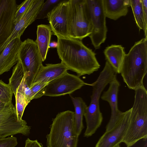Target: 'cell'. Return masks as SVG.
Instances as JSON below:
<instances>
[{
	"mask_svg": "<svg viewBox=\"0 0 147 147\" xmlns=\"http://www.w3.org/2000/svg\"><path fill=\"white\" fill-rule=\"evenodd\" d=\"M57 38V50L59 58L78 76L90 75L99 69L100 65L96 53L81 40L69 37Z\"/></svg>",
	"mask_w": 147,
	"mask_h": 147,
	"instance_id": "6da1fadb",
	"label": "cell"
},
{
	"mask_svg": "<svg viewBox=\"0 0 147 147\" xmlns=\"http://www.w3.org/2000/svg\"><path fill=\"white\" fill-rule=\"evenodd\" d=\"M120 74L129 89L135 90L143 86V80L147 74V37L135 42L125 54Z\"/></svg>",
	"mask_w": 147,
	"mask_h": 147,
	"instance_id": "7a4b0ae2",
	"label": "cell"
},
{
	"mask_svg": "<svg viewBox=\"0 0 147 147\" xmlns=\"http://www.w3.org/2000/svg\"><path fill=\"white\" fill-rule=\"evenodd\" d=\"M117 73L109 63L106 61L105 66L96 81L91 84L93 87L90 102L86 108L84 117L86 128L84 136H92L101 125L103 117L100 111L99 100L104 88L113 80L117 78Z\"/></svg>",
	"mask_w": 147,
	"mask_h": 147,
	"instance_id": "3957f363",
	"label": "cell"
},
{
	"mask_svg": "<svg viewBox=\"0 0 147 147\" xmlns=\"http://www.w3.org/2000/svg\"><path fill=\"white\" fill-rule=\"evenodd\" d=\"M134 101L131 108L129 123L122 142L131 147L147 138V91L143 86L135 90Z\"/></svg>",
	"mask_w": 147,
	"mask_h": 147,
	"instance_id": "277c9868",
	"label": "cell"
},
{
	"mask_svg": "<svg viewBox=\"0 0 147 147\" xmlns=\"http://www.w3.org/2000/svg\"><path fill=\"white\" fill-rule=\"evenodd\" d=\"M46 136L47 147H77L79 136L75 127L74 112L58 113L53 120Z\"/></svg>",
	"mask_w": 147,
	"mask_h": 147,
	"instance_id": "5b68a950",
	"label": "cell"
},
{
	"mask_svg": "<svg viewBox=\"0 0 147 147\" xmlns=\"http://www.w3.org/2000/svg\"><path fill=\"white\" fill-rule=\"evenodd\" d=\"M85 2L86 0H69V38L82 40L91 34L92 26Z\"/></svg>",
	"mask_w": 147,
	"mask_h": 147,
	"instance_id": "8992f818",
	"label": "cell"
},
{
	"mask_svg": "<svg viewBox=\"0 0 147 147\" xmlns=\"http://www.w3.org/2000/svg\"><path fill=\"white\" fill-rule=\"evenodd\" d=\"M85 3L92 27L89 37L94 48L98 49L107 38L106 18L103 11L101 0H86Z\"/></svg>",
	"mask_w": 147,
	"mask_h": 147,
	"instance_id": "52a82bcc",
	"label": "cell"
},
{
	"mask_svg": "<svg viewBox=\"0 0 147 147\" xmlns=\"http://www.w3.org/2000/svg\"><path fill=\"white\" fill-rule=\"evenodd\" d=\"M18 56L26 70V81L30 87L43 65V61L35 42L30 38L22 42Z\"/></svg>",
	"mask_w": 147,
	"mask_h": 147,
	"instance_id": "ba28073f",
	"label": "cell"
},
{
	"mask_svg": "<svg viewBox=\"0 0 147 147\" xmlns=\"http://www.w3.org/2000/svg\"><path fill=\"white\" fill-rule=\"evenodd\" d=\"M86 85L79 76L67 72L50 82L45 87L44 96H58L70 94Z\"/></svg>",
	"mask_w": 147,
	"mask_h": 147,
	"instance_id": "9c48e42d",
	"label": "cell"
},
{
	"mask_svg": "<svg viewBox=\"0 0 147 147\" xmlns=\"http://www.w3.org/2000/svg\"><path fill=\"white\" fill-rule=\"evenodd\" d=\"M69 0L58 3L47 14L53 34L57 37H69Z\"/></svg>",
	"mask_w": 147,
	"mask_h": 147,
	"instance_id": "30bf717a",
	"label": "cell"
},
{
	"mask_svg": "<svg viewBox=\"0 0 147 147\" xmlns=\"http://www.w3.org/2000/svg\"><path fill=\"white\" fill-rule=\"evenodd\" d=\"M131 111V109L122 112L113 127L105 131L95 147H115L122 142L129 123Z\"/></svg>",
	"mask_w": 147,
	"mask_h": 147,
	"instance_id": "8fae6325",
	"label": "cell"
},
{
	"mask_svg": "<svg viewBox=\"0 0 147 147\" xmlns=\"http://www.w3.org/2000/svg\"><path fill=\"white\" fill-rule=\"evenodd\" d=\"M44 0H33L18 21L14 25L11 34L0 48V55L7 45L13 40L20 38L27 28L36 20L41 13Z\"/></svg>",
	"mask_w": 147,
	"mask_h": 147,
	"instance_id": "7c38bea8",
	"label": "cell"
},
{
	"mask_svg": "<svg viewBox=\"0 0 147 147\" xmlns=\"http://www.w3.org/2000/svg\"><path fill=\"white\" fill-rule=\"evenodd\" d=\"M17 6L16 0H0V48L12 32Z\"/></svg>",
	"mask_w": 147,
	"mask_h": 147,
	"instance_id": "4fadbf2b",
	"label": "cell"
},
{
	"mask_svg": "<svg viewBox=\"0 0 147 147\" xmlns=\"http://www.w3.org/2000/svg\"><path fill=\"white\" fill-rule=\"evenodd\" d=\"M108 89L103 92L101 98L109 104L111 109V115L110 120L107 125L106 131L111 129L116 124L121 112L118 106V96L120 83L117 78L109 83Z\"/></svg>",
	"mask_w": 147,
	"mask_h": 147,
	"instance_id": "5bb4252c",
	"label": "cell"
},
{
	"mask_svg": "<svg viewBox=\"0 0 147 147\" xmlns=\"http://www.w3.org/2000/svg\"><path fill=\"white\" fill-rule=\"evenodd\" d=\"M31 128L25 120L18 121L16 110L0 123V139L17 134L27 136L30 133Z\"/></svg>",
	"mask_w": 147,
	"mask_h": 147,
	"instance_id": "9a60e30c",
	"label": "cell"
},
{
	"mask_svg": "<svg viewBox=\"0 0 147 147\" xmlns=\"http://www.w3.org/2000/svg\"><path fill=\"white\" fill-rule=\"evenodd\" d=\"M22 41L20 38L10 42L0 55V75L10 71L18 60V53Z\"/></svg>",
	"mask_w": 147,
	"mask_h": 147,
	"instance_id": "2e32d148",
	"label": "cell"
},
{
	"mask_svg": "<svg viewBox=\"0 0 147 147\" xmlns=\"http://www.w3.org/2000/svg\"><path fill=\"white\" fill-rule=\"evenodd\" d=\"M104 14L106 18L116 20L127 14L129 0H101Z\"/></svg>",
	"mask_w": 147,
	"mask_h": 147,
	"instance_id": "e0dca14e",
	"label": "cell"
},
{
	"mask_svg": "<svg viewBox=\"0 0 147 147\" xmlns=\"http://www.w3.org/2000/svg\"><path fill=\"white\" fill-rule=\"evenodd\" d=\"M68 70L69 69L61 62L57 64H46L45 66L42 65L32 84L38 82L49 83L67 72Z\"/></svg>",
	"mask_w": 147,
	"mask_h": 147,
	"instance_id": "ac0fdd59",
	"label": "cell"
},
{
	"mask_svg": "<svg viewBox=\"0 0 147 147\" xmlns=\"http://www.w3.org/2000/svg\"><path fill=\"white\" fill-rule=\"evenodd\" d=\"M37 38L35 41L42 61L46 58L51 36L53 34L49 25L40 24L37 26Z\"/></svg>",
	"mask_w": 147,
	"mask_h": 147,
	"instance_id": "d6986e66",
	"label": "cell"
},
{
	"mask_svg": "<svg viewBox=\"0 0 147 147\" xmlns=\"http://www.w3.org/2000/svg\"><path fill=\"white\" fill-rule=\"evenodd\" d=\"M104 53L106 61L117 74H120L122 62L125 54L124 48L121 45H112L106 48Z\"/></svg>",
	"mask_w": 147,
	"mask_h": 147,
	"instance_id": "ffe728a7",
	"label": "cell"
},
{
	"mask_svg": "<svg viewBox=\"0 0 147 147\" xmlns=\"http://www.w3.org/2000/svg\"><path fill=\"white\" fill-rule=\"evenodd\" d=\"M71 98L75 110L74 119L76 129L77 135L79 136L84 128L83 117L87 106L80 97H73L71 96Z\"/></svg>",
	"mask_w": 147,
	"mask_h": 147,
	"instance_id": "44dd1931",
	"label": "cell"
},
{
	"mask_svg": "<svg viewBox=\"0 0 147 147\" xmlns=\"http://www.w3.org/2000/svg\"><path fill=\"white\" fill-rule=\"evenodd\" d=\"M26 74V70L20 59L13 67L12 75L9 79V84L16 96V90Z\"/></svg>",
	"mask_w": 147,
	"mask_h": 147,
	"instance_id": "7402d4cb",
	"label": "cell"
},
{
	"mask_svg": "<svg viewBox=\"0 0 147 147\" xmlns=\"http://www.w3.org/2000/svg\"><path fill=\"white\" fill-rule=\"evenodd\" d=\"M129 2L137 26L140 31L143 30L144 20L142 0H129Z\"/></svg>",
	"mask_w": 147,
	"mask_h": 147,
	"instance_id": "603a6c76",
	"label": "cell"
},
{
	"mask_svg": "<svg viewBox=\"0 0 147 147\" xmlns=\"http://www.w3.org/2000/svg\"><path fill=\"white\" fill-rule=\"evenodd\" d=\"M16 108L18 121L22 120L24 110L28 104L26 101L24 95L19 86L16 90Z\"/></svg>",
	"mask_w": 147,
	"mask_h": 147,
	"instance_id": "cb8c5ba5",
	"label": "cell"
},
{
	"mask_svg": "<svg viewBox=\"0 0 147 147\" xmlns=\"http://www.w3.org/2000/svg\"><path fill=\"white\" fill-rule=\"evenodd\" d=\"M13 92L9 84L0 80V101L7 104L12 103Z\"/></svg>",
	"mask_w": 147,
	"mask_h": 147,
	"instance_id": "d4e9b609",
	"label": "cell"
},
{
	"mask_svg": "<svg viewBox=\"0 0 147 147\" xmlns=\"http://www.w3.org/2000/svg\"><path fill=\"white\" fill-rule=\"evenodd\" d=\"M49 83L38 82L32 84L30 87L34 96V99L44 96L45 87Z\"/></svg>",
	"mask_w": 147,
	"mask_h": 147,
	"instance_id": "484cf974",
	"label": "cell"
},
{
	"mask_svg": "<svg viewBox=\"0 0 147 147\" xmlns=\"http://www.w3.org/2000/svg\"><path fill=\"white\" fill-rule=\"evenodd\" d=\"M33 1L26 0L20 5H18L14 17V25L19 20Z\"/></svg>",
	"mask_w": 147,
	"mask_h": 147,
	"instance_id": "4316f807",
	"label": "cell"
},
{
	"mask_svg": "<svg viewBox=\"0 0 147 147\" xmlns=\"http://www.w3.org/2000/svg\"><path fill=\"white\" fill-rule=\"evenodd\" d=\"M19 86L24 95L26 101L29 103L32 100L34 99V96L30 88L28 86L26 83V75Z\"/></svg>",
	"mask_w": 147,
	"mask_h": 147,
	"instance_id": "83f0119b",
	"label": "cell"
},
{
	"mask_svg": "<svg viewBox=\"0 0 147 147\" xmlns=\"http://www.w3.org/2000/svg\"><path fill=\"white\" fill-rule=\"evenodd\" d=\"M17 144V138L12 136L0 139V147H15Z\"/></svg>",
	"mask_w": 147,
	"mask_h": 147,
	"instance_id": "f1b7e54d",
	"label": "cell"
},
{
	"mask_svg": "<svg viewBox=\"0 0 147 147\" xmlns=\"http://www.w3.org/2000/svg\"><path fill=\"white\" fill-rule=\"evenodd\" d=\"M16 110L15 106L12 103L0 112V123L8 117Z\"/></svg>",
	"mask_w": 147,
	"mask_h": 147,
	"instance_id": "f546056e",
	"label": "cell"
},
{
	"mask_svg": "<svg viewBox=\"0 0 147 147\" xmlns=\"http://www.w3.org/2000/svg\"><path fill=\"white\" fill-rule=\"evenodd\" d=\"M143 12L144 31L145 37H147V0H142Z\"/></svg>",
	"mask_w": 147,
	"mask_h": 147,
	"instance_id": "4dcf8cb0",
	"label": "cell"
},
{
	"mask_svg": "<svg viewBox=\"0 0 147 147\" xmlns=\"http://www.w3.org/2000/svg\"><path fill=\"white\" fill-rule=\"evenodd\" d=\"M25 147H43L41 143L38 142L37 140H31L28 138L25 141Z\"/></svg>",
	"mask_w": 147,
	"mask_h": 147,
	"instance_id": "1f68e13d",
	"label": "cell"
},
{
	"mask_svg": "<svg viewBox=\"0 0 147 147\" xmlns=\"http://www.w3.org/2000/svg\"><path fill=\"white\" fill-rule=\"evenodd\" d=\"M59 1L58 0H47L45 2L43 8L41 12L46 10L51 5L55 4Z\"/></svg>",
	"mask_w": 147,
	"mask_h": 147,
	"instance_id": "d6a6232c",
	"label": "cell"
},
{
	"mask_svg": "<svg viewBox=\"0 0 147 147\" xmlns=\"http://www.w3.org/2000/svg\"><path fill=\"white\" fill-rule=\"evenodd\" d=\"M11 104H7L0 101V112L6 107L7 106Z\"/></svg>",
	"mask_w": 147,
	"mask_h": 147,
	"instance_id": "836d02e7",
	"label": "cell"
},
{
	"mask_svg": "<svg viewBox=\"0 0 147 147\" xmlns=\"http://www.w3.org/2000/svg\"><path fill=\"white\" fill-rule=\"evenodd\" d=\"M58 46V43L57 42L55 41H53L51 42H50L49 46V48H57Z\"/></svg>",
	"mask_w": 147,
	"mask_h": 147,
	"instance_id": "e575fe53",
	"label": "cell"
},
{
	"mask_svg": "<svg viewBox=\"0 0 147 147\" xmlns=\"http://www.w3.org/2000/svg\"><path fill=\"white\" fill-rule=\"evenodd\" d=\"M115 147H121L119 144L117 146H116Z\"/></svg>",
	"mask_w": 147,
	"mask_h": 147,
	"instance_id": "d590c367",
	"label": "cell"
}]
</instances>
